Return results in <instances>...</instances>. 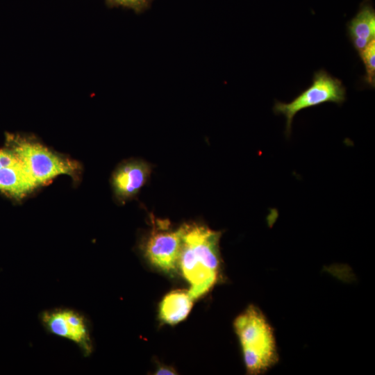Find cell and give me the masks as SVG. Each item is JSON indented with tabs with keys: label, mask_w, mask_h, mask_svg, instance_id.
I'll list each match as a JSON object with an SVG mask.
<instances>
[{
	"label": "cell",
	"mask_w": 375,
	"mask_h": 375,
	"mask_svg": "<svg viewBox=\"0 0 375 375\" xmlns=\"http://www.w3.org/2000/svg\"><path fill=\"white\" fill-rule=\"evenodd\" d=\"M7 143L38 186L61 174L75 178L80 171L76 161L54 153L31 138L8 134Z\"/></svg>",
	"instance_id": "3957f363"
},
{
	"label": "cell",
	"mask_w": 375,
	"mask_h": 375,
	"mask_svg": "<svg viewBox=\"0 0 375 375\" xmlns=\"http://www.w3.org/2000/svg\"><path fill=\"white\" fill-rule=\"evenodd\" d=\"M37 187L20 161L15 165L0 169V191L20 198Z\"/></svg>",
	"instance_id": "30bf717a"
},
{
	"label": "cell",
	"mask_w": 375,
	"mask_h": 375,
	"mask_svg": "<svg viewBox=\"0 0 375 375\" xmlns=\"http://www.w3.org/2000/svg\"><path fill=\"white\" fill-rule=\"evenodd\" d=\"M41 322L51 334L70 340L76 344L84 356H90L93 344L89 324L81 312L67 308L43 311Z\"/></svg>",
	"instance_id": "8992f818"
},
{
	"label": "cell",
	"mask_w": 375,
	"mask_h": 375,
	"mask_svg": "<svg viewBox=\"0 0 375 375\" xmlns=\"http://www.w3.org/2000/svg\"><path fill=\"white\" fill-rule=\"evenodd\" d=\"M151 173L150 165L140 160H133L120 165L112 176V186L121 200L134 197L144 185Z\"/></svg>",
	"instance_id": "52a82bcc"
},
{
	"label": "cell",
	"mask_w": 375,
	"mask_h": 375,
	"mask_svg": "<svg viewBox=\"0 0 375 375\" xmlns=\"http://www.w3.org/2000/svg\"><path fill=\"white\" fill-rule=\"evenodd\" d=\"M194 301L188 290H176L169 292L160 303V319L170 325L181 322L188 317Z\"/></svg>",
	"instance_id": "9c48e42d"
},
{
	"label": "cell",
	"mask_w": 375,
	"mask_h": 375,
	"mask_svg": "<svg viewBox=\"0 0 375 375\" xmlns=\"http://www.w3.org/2000/svg\"><path fill=\"white\" fill-rule=\"evenodd\" d=\"M347 33L354 49L359 52L375 40V10L364 3L347 24Z\"/></svg>",
	"instance_id": "ba28073f"
},
{
	"label": "cell",
	"mask_w": 375,
	"mask_h": 375,
	"mask_svg": "<svg viewBox=\"0 0 375 375\" xmlns=\"http://www.w3.org/2000/svg\"><path fill=\"white\" fill-rule=\"evenodd\" d=\"M364 64L365 74L363 82L366 85L374 88L375 86V40L370 42L364 49L358 52Z\"/></svg>",
	"instance_id": "8fae6325"
},
{
	"label": "cell",
	"mask_w": 375,
	"mask_h": 375,
	"mask_svg": "<svg viewBox=\"0 0 375 375\" xmlns=\"http://www.w3.org/2000/svg\"><path fill=\"white\" fill-rule=\"evenodd\" d=\"M156 374H176V372L170 367L161 366L158 368L156 372Z\"/></svg>",
	"instance_id": "5bb4252c"
},
{
	"label": "cell",
	"mask_w": 375,
	"mask_h": 375,
	"mask_svg": "<svg viewBox=\"0 0 375 375\" xmlns=\"http://www.w3.org/2000/svg\"><path fill=\"white\" fill-rule=\"evenodd\" d=\"M183 227L173 228L166 220L153 218L152 227L142 244L144 257L156 268L174 273L179 267Z\"/></svg>",
	"instance_id": "5b68a950"
},
{
	"label": "cell",
	"mask_w": 375,
	"mask_h": 375,
	"mask_svg": "<svg viewBox=\"0 0 375 375\" xmlns=\"http://www.w3.org/2000/svg\"><path fill=\"white\" fill-rule=\"evenodd\" d=\"M110 7H123L134 10L135 12H142L146 9L151 0H105Z\"/></svg>",
	"instance_id": "7c38bea8"
},
{
	"label": "cell",
	"mask_w": 375,
	"mask_h": 375,
	"mask_svg": "<svg viewBox=\"0 0 375 375\" xmlns=\"http://www.w3.org/2000/svg\"><path fill=\"white\" fill-rule=\"evenodd\" d=\"M18 162H19V160L11 149H0V169Z\"/></svg>",
	"instance_id": "4fadbf2b"
},
{
	"label": "cell",
	"mask_w": 375,
	"mask_h": 375,
	"mask_svg": "<svg viewBox=\"0 0 375 375\" xmlns=\"http://www.w3.org/2000/svg\"><path fill=\"white\" fill-rule=\"evenodd\" d=\"M346 100V88L342 81L324 69L314 73L312 84L289 103L275 101L273 112L285 116V134L289 138L294 116L303 109L331 102L341 106Z\"/></svg>",
	"instance_id": "277c9868"
},
{
	"label": "cell",
	"mask_w": 375,
	"mask_h": 375,
	"mask_svg": "<svg viewBox=\"0 0 375 375\" xmlns=\"http://www.w3.org/2000/svg\"><path fill=\"white\" fill-rule=\"evenodd\" d=\"M182 227L178 265L190 284L188 291L196 300L208 292L217 281L222 233L196 223L185 224Z\"/></svg>",
	"instance_id": "6da1fadb"
},
{
	"label": "cell",
	"mask_w": 375,
	"mask_h": 375,
	"mask_svg": "<svg viewBox=\"0 0 375 375\" xmlns=\"http://www.w3.org/2000/svg\"><path fill=\"white\" fill-rule=\"evenodd\" d=\"M233 327L249 374L265 372L278 362L273 328L258 308L249 306L235 318Z\"/></svg>",
	"instance_id": "7a4b0ae2"
}]
</instances>
